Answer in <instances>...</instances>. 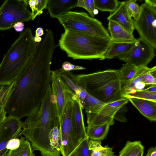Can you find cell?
<instances>
[{
    "instance_id": "ac0fdd59",
    "label": "cell",
    "mask_w": 156,
    "mask_h": 156,
    "mask_svg": "<svg viewBox=\"0 0 156 156\" xmlns=\"http://www.w3.org/2000/svg\"><path fill=\"white\" fill-rule=\"evenodd\" d=\"M73 100L74 109V117L78 138L80 143L87 137L85 126L82 108L80 101L75 95Z\"/></svg>"
},
{
    "instance_id": "52a82bcc",
    "label": "cell",
    "mask_w": 156,
    "mask_h": 156,
    "mask_svg": "<svg viewBox=\"0 0 156 156\" xmlns=\"http://www.w3.org/2000/svg\"><path fill=\"white\" fill-rule=\"evenodd\" d=\"M59 148L62 156H69L77 147L78 138L73 100L67 102L59 126Z\"/></svg>"
},
{
    "instance_id": "ba28073f",
    "label": "cell",
    "mask_w": 156,
    "mask_h": 156,
    "mask_svg": "<svg viewBox=\"0 0 156 156\" xmlns=\"http://www.w3.org/2000/svg\"><path fill=\"white\" fill-rule=\"evenodd\" d=\"M28 0H6L0 7V30L13 27L16 23L31 20L27 9Z\"/></svg>"
},
{
    "instance_id": "74e56055",
    "label": "cell",
    "mask_w": 156,
    "mask_h": 156,
    "mask_svg": "<svg viewBox=\"0 0 156 156\" xmlns=\"http://www.w3.org/2000/svg\"><path fill=\"white\" fill-rule=\"evenodd\" d=\"M146 85L145 83L141 82H139L136 84L134 89L136 91L144 89V88Z\"/></svg>"
},
{
    "instance_id": "3957f363",
    "label": "cell",
    "mask_w": 156,
    "mask_h": 156,
    "mask_svg": "<svg viewBox=\"0 0 156 156\" xmlns=\"http://www.w3.org/2000/svg\"><path fill=\"white\" fill-rule=\"evenodd\" d=\"M37 45L30 28L20 33L0 63V86L10 85L16 80L34 52Z\"/></svg>"
},
{
    "instance_id": "8fae6325",
    "label": "cell",
    "mask_w": 156,
    "mask_h": 156,
    "mask_svg": "<svg viewBox=\"0 0 156 156\" xmlns=\"http://www.w3.org/2000/svg\"><path fill=\"white\" fill-rule=\"evenodd\" d=\"M129 101L123 97L112 102L105 103L95 112L87 113V127L98 126L107 123L110 126L114 124V118L117 112Z\"/></svg>"
},
{
    "instance_id": "4fadbf2b",
    "label": "cell",
    "mask_w": 156,
    "mask_h": 156,
    "mask_svg": "<svg viewBox=\"0 0 156 156\" xmlns=\"http://www.w3.org/2000/svg\"><path fill=\"white\" fill-rule=\"evenodd\" d=\"M24 122L18 117L9 115L0 124V156H6L9 150L6 148L12 139L21 135Z\"/></svg>"
},
{
    "instance_id": "836d02e7",
    "label": "cell",
    "mask_w": 156,
    "mask_h": 156,
    "mask_svg": "<svg viewBox=\"0 0 156 156\" xmlns=\"http://www.w3.org/2000/svg\"><path fill=\"white\" fill-rule=\"evenodd\" d=\"M9 93L6 94L0 102V123L2 122L6 117L7 113L5 110V106Z\"/></svg>"
},
{
    "instance_id": "ffe728a7",
    "label": "cell",
    "mask_w": 156,
    "mask_h": 156,
    "mask_svg": "<svg viewBox=\"0 0 156 156\" xmlns=\"http://www.w3.org/2000/svg\"><path fill=\"white\" fill-rule=\"evenodd\" d=\"M110 125L107 123L95 126L87 127L86 133L90 140L101 141L106 137Z\"/></svg>"
},
{
    "instance_id": "4dcf8cb0",
    "label": "cell",
    "mask_w": 156,
    "mask_h": 156,
    "mask_svg": "<svg viewBox=\"0 0 156 156\" xmlns=\"http://www.w3.org/2000/svg\"><path fill=\"white\" fill-rule=\"evenodd\" d=\"M128 11L133 20L138 17L140 12V7L136 0H130L125 2Z\"/></svg>"
},
{
    "instance_id": "ab89813d",
    "label": "cell",
    "mask_w": 156,
    "mask_h": 156,
    "mask_svg": "<svg viewBox=\"0 0 156 156\" xmlns=\"http://www.w3.org/2000/svg\"><path fill=\"white\" fill-rule=\"evenodd\" d=\"M44 34V31L42 28L39 27L35 30V36H41Z\"/></svg>"
},
{
    "instance_id": "7bdbcfd3",
    "label": "cell",
    "mask_w": 156,
    "mask_h": 156,
    "mask_svg": "<svg viewBox=\"0 0 156 156\" xmlns=\"http://www.w3.org/2000/svg\"><path fill=\"white\" fill-rule=\"evenodd\" d=\"M147 88L144 89L149 91L156 92V85H151Z\"/></svg>"
},
{
    "instance_id": "484cf974",
    "label": "cell",
    "mask_w": 156,
    "mask_h": 156,
    "mask_svg": "<svg viewBox=\"0 0 156 156\" xmlns=\"http://www.w3.org/2000/svg\"><path fill=\"white\" fill-rule=\"evenodd\" d=\"M139 68L132 64L126 63L118 69L121 86L132 79L135 76Z\"/></svg>"
},
{
    "instance_id": "8992f818",
    "label": "cell",
    "mask_w": 156,
    "mask_h": 156,
    "mask_svg": "<svg viewBox=\"0 0 156 156\" xmlns=\"http://www.w3.org/2000/svg\"><path fill=\"white\" fill-rule=\"evenodd\" d=\"M57 19L65 30L74 31L111 39L109 32L101 22L84 12L69 11Z\"/></svg>"
},
{
    "instance_id": "b9f144b4",
    "label": "cell",
    "mask_w": 156,
    "mask_h": 156,
    "mask_svg": "<svg viewBox=\"0 0 156 156\" xmlns=\"http://www.w3.org/2000/svg\"><path fill=\"white\" fill-rule=\"evenodd\" d=\"M36 4V0H30L28 1V5L30 7L32 12H33L34 10Z\"/></svg>"
},
{
    "instance_id": "d590c367",
    "label": "cell",
    "mask_w": 156,
    "mask_h": 156,
    "mask_svg": "<svg viewBox=\"0 0 156 156\" xmlns=\"http://www.w3.org/2000/svg\"><path fill=\"white\" fill-rule=\"evenodd\" d=\"M14 83V82L10 85L3 87L0 91V102L4 97L10 92Z\"/></svg>"
},
{
    "instance_id": "6da1fadb",
    "label": "cell",
    "mask_w": 156,
    "mask_h": 156,
    "mask_svg": "<svg viewBox=\"0 0 156 156\" xmlns=\"http://www.w3.org/2000/svg\"><path fill=\"white\" fill-rule=\"evenodd\" d=\"M53 32L47 31L20 75L14 81L5 106L9 115L20 119L39 109L51 83V66L57 45Z\"/></svg>"
},
{
    "instance_id": "d6986e66",
    "label": "cell",
    "mask_w": 156,
    "mask_h": 156,
    "mask_svg": "<svg viewBox=\"0 0 156 156\" xmlns=\"http://www.w3.org/2000/svg\"><path fill=\"white\" fill-rule=\"evenodd\" d=\"M135 43H116L112 42L105 54V58L111 59L125 54L131 50Z\"/></svg>"
},
{
    "instance_id": "e575fe53",
    "label": "cell",
    "mask_w": 156,
    "mask_h": 156,
    "mask_svg": "<svg viewBox=\"0 0 156 156\" xmlns=\"http://www.w3.org/2000/svg\"><path fill=\"white\" fill-rule=\"evenodd\" d=\"M20 143V139L18 138H14L10 140L8 142L6 148L9 150H16L19 147Z\"/></svg>"
},
{
    "instance_id": "ee69618b",
    "label": "cell",
    "mask_w": 156,
    "mask_h": 156,
    "mask_svg": "<svg viewBox=\"0 0 156 156\" xmlns=\"http://www.w3.org/2000/svg\"><path fill=\"white\" fill-rule=\"evenodd\" d=\"M34 42L36 43V42H41L42 41V38L40 36H35L34 37Z\"/></svg>"
},
{
    "instance_id": "7402d4cb",
    "label": "cell",
    "mask_w": 156,
    "mask_h": 156,
    "mask_svg": "<svg viewBox=\"0 0 156 156\" xmlns=\"http://www.w3.org/2000/svg\"><path fill=\"white\" fill-rule=\"evenodd\" d=\"M89 149L92 151V156H117L113 151V148L108 145L103 147L101 141L89 140Z\"/></svg>"
},
{
    "instance_id": "d6a6232c",
    "label": "cell",
    "mask_w": 156,
    "mask_h": 156,
    "mask_svg": "<svg viewBox=\"0 0 156 156\" xmlns=\"http://www.w3.org/2000/svg\"><path fill=\"white\" fill-rule=\"evenodd\" d=\"M61 69L66 72H70L72 70H84L86 68L82 66L75 65L66 61L62 64Z\"/></svg>"
},
{
    "instance_id": "8d00e7d4",
    "label": "cell",
    "mask_w": 156,
    "mask_h": 156,
    "mask_svg": "<svg viewBox=\"0 0 156 156\" xmlns=\"http://www.w3.org/2000/svg\"><path fill=\"white\" fill-rule=\"evenodd\" d=\"M24 24L22 22H19L16 23L13 27L17 32H20L24 30Z\"/></svg>"
},
{
    "instance_id": "4316f807",
    "label": "cell",
    "mask_w": 156,
    "mask_h": 156,
    "mask_svg": "<svg viewBox=\"0 0 156 156\" xmlns=\"http://www.w3.org/2000/svg\"><path fill=\"white\" fill-rule=\"evenodd\" d=\"M96 8L102 11L111 13L118 7L120 2L117 0H94Z\"/></svg>"
},
{
    "instance_id": "44dd1931",
    "label": "cell",
    "mask_w": 156,
    "mask_h": 156,
    "mask_svg": "<svg viewBox=\"0 0 156 156\" xmlns=\"http://www.w3.org/2000/svg\"><path fill=\"white\" fill-rule=\"evenodd\" d=\"M156 66L150 68L147 66L139 68L136 74L141 82L146 85H156Z\"/></svg>"
},
{
    "instance_id": "2e32d148",
    "label": "cell",
    "mask_w": 156,
    "mask_h": 156,
    "mask_svg": "<svg viewBox=\"0 0 156 156\" xmlns=\"http://www.w3.org/2000/svg\"><path fill=\"white\" fill-rule=\"evenodd\" d=\"M77 0H48L47 8L51 18L60 16L76 7Z\"/></svg>"
},
{
    "instance_id": "f35d334b",
    "label": "cell",
    "mask_w": 156,
    "mask_h": 156,
    "mask_svg": "<svg viewBox=\"0 0 156 156\" xmlns=\"http://www.w3.org/2000/svg\"><path fill=\"white\" fill-rule=\"evenodd\" d=\"M145 156H156V147H152L149 148Z\"/></svg>"
},
{
    "instance_id": "9a60e30c",
    "label": "cell",
    "mask_w": 156,
    "mask_h": 156,
    "mask_svg": "<svg viewBox=\"0 0 156 156\" xmlns=\"http://www.w3.org/2000/svg\"><path fill=\"white\" fill-rule=\"evenodd\" d=\"M108 30L112 42L116 43H133L137 41L133 34L130 33L116 22L109 21Z\"/></svg>"
},
{
    "instance_id": "5bb4252c",
    "label": "cell",
    "mask_w": 156,
    "mask_h": 156,
    "mask_svg": "<svg viewBox=\"0 0 156 156\" xmlns=\"http://www.w3.org/2000/svg\"><path fill=\"white\" fill-rule=\"evenodd\" d=\"M107 19L118 23L130 33L133 34L135 30L133 20L128 11L125 1L120 2L118 7L110 13Z\"/></svg>"
},
{
    "instance_id": "1f68e13d",
    "label": "cell",
    "mask_w": 156,
    "mask_h": 156,
    "mask_svg": "<svg viewBox=\"0 0 156 156\" xmlns=\"http://www.w3.org/2000/svg\"><path fill=\"white\" fill-rule=\"evenodd\" d=\"M48 0H36V4L34 11L31 12V20H34L37 16L43 12V10L47 8Z\"/></svg>"
},
{
    "instance_id": "7dc6e473",
    "label": "cell",
    "mask_w": 156,
    "mask_h": 156,
    "mask_svg": "<svg viewBox=\"0 0 156 156\" xmlns=\"http://www.w3.org/2000/svg\"></svg>"
},
{
    "instance_id": "f6af8a7d",
    "label": "cell",
    "mask_w": 156,
    "mask_h": 156,
    "mask_svg": "<svg viewBox=\"0 0 156 156\" xmlns=\"http://www.w3.org/2000/svg\"><path fill=\"white\" fill-rule=\"evenodd\" d=\"M144 151H141L137 155V156H143L144 154Z\"/></svg>"
},
{
    "instance_id": "83f0119b",
    "label": "cell",
    "mask_w": 156,
    "mask_h": 156,
    "mask_svg": "<svg viewBox=\"0 0 156 156\" xmlns=\"http://www.w3.org/2000/svg\"><path fill=\"white\" fill-rule=\"evenodd\" d=\"M89 140L88 137L83 140L69 156H92V151L89 149Z\"/></svg>"
},
{
    "instance_id": "277c9868",
    "label": "cell",
    "mask_w": 156,
    "mask_h": 156,
    "mask_svg": "<svg viewBox=\"0 0 156 156\" xmlns=\"http://www.w3.org/2000/svg\"><path fill=\"white\" fill-rule=\"evenodd\" d=\"M111 39L66 30L59 40L60 48L73 59H105Z\"/></svg>"
},
{
    "instance_id": "30bf717a",
    "label": "cell",
    "mask_w": 156,
    "mask_h": 156,
    "mask_svg": "<svg viewBox=\"0 0 156 156\" xmlns=\"http://www.w3.org/2000/svg\"><path fill=\"white\" fill-rule=\"evenodd\" d=\"M128 53L117 57L120 60L139 68L146 66L155 56V49L140 37Z\"/></svg>"
},
{
    "instance_id": "e0dca14e",
    "label": "cell",
    "mask_w": 156,
    "mask_h": 156,
    "mask_svg": "<svg viewBox=\"0 0 156 156\" xmlns=\"http://www.w3.org/2000/svg\"><path fill=\"white\" fill-rule=\"evenodd\" d=\"M127 98L143 115L150 121L156 122V101L135 98Z\"/></svg>"
},
{
    "instance_id": "603a6c76",
    "label": "cell",
    "mask_w": 156,
    "mask_h": 156,
    "mask_svg": "<svg viewBox=\"0 0 156 156\" xmlns=\"http://www.w3.org/2000/svg\"><path fill=\"white\" fill-rule=\"evenodd\" d=\"M19 147L17 149L9 151L6 156H35L30 142L21 136Z\"/></svg>"
},
{
    "instance_id": "60d3db41",
    "label": "cell",
    "mask_w": 156,
    "mask_h": 156,
    "mask_svg": "<svg viewBox=\"0 0 156 156\" xmlns=\"http://www.w3.org/2000/svg\"><path fill=\"white\" fill-rule=\"evenodd\" d=\"M144 3L154 8L156 7V0H145Z\"/></svg>"
},
{
    "instance_id": "d4e9b609",
    "label": "cell",
    "mask_w": 156,
    "mask_h": 156,
    "mask_svg": "<svg viewBox=\"0 0 156 156\" xmlns=\"http://www.w3.org/2000/svg\"><path fill=\"white\" fill-rule=\"evenodd\" d=\"M80 103L83 109H85L87 114L95 112L105 103L99 100L87 92L86 97Z\"/></svg>"
},
{
    "instance_id": "7c38bea8",
    "label": "cell",
    "mask_w": 156,
    "mask_h": 156,
    "mask_svg": "<svg viewBox=\"0 0 156 156\" xmlns=\"http://www.w3.org/2000/svg\"><path fill=\"white\" fill-rule=\"evenodd\" d=\"M51 84L55 99L56 110L60 124L67 102L68 101L72 100L75 95L56 70L51 71Z\"/></svg>"
},
{
    "instance_id": "9c48e42d",
    "label": "cell",
    "mask_w": 156,
    "mask_h": 156,
    "mask_svg": "<svg viewBox=\"0 0 156 156\" xmlns=\"http://www.w3.org/2000/svg\"><path fill=\"white\" fill-rule=\"evenodd\" d=\"M138 18L133 20L135 29L140 37L156 48V9L145 3L140 6Z\"/></svg>"
},
{
    "instance_id": "7a4b0ae2",
    "label": "cell",
    "mask_w": 156,
    "mask_h": 156,
    "mask_svg": "<svg viewBox=\"0 0 156 156\" xmlns=\"http://www.w3.org/2000/svg\"><path fill=\"white\" fill-rule=\"evenodd\" d=\"M59 126L50 84L39 109L24 122L21 135L30 143L33 150L39 151L42 156H57L51 147L50 136L53 129Z\"/></svg>"
},
{
    "instance_id": "f1b7e54d",
    "label": "cell",
    "mask_w": 156,
    "mask_h": 156,
    "mask_svg": "<svg viewBox=\"0 0 156 156\" xmlns=\"http://www.w3.org/2000/svg\"><path fill=\"white\" fill-rule=\"evenodd\" d=\"M123 97L127 98H137L156 101V92H151L144 89L136 91L132 94L124 95Z\"/></svg>"
},
{
    "instance_id": "f546056e",
    "label": "cell",
    "mask_w": 156,
    "mask_h": 156,
    "mask_svg": "<svg viewBox=\"0 0 156 156\" xmlns=\"http://www.w3.org/2000/svg\"><path fill=\"white\" fill-rule=\"evenodd\" d=\"M76 7L84 9L93 18L98 13V10L95 7L94 0H77Z\"/></svg>"
},
{
    "instance_id": "cb8c5ba5",
    "label": "cell",
    "mask_w": 156,
    "mask_h": 156,
    "mask_svg": "<svg viewBox=\"0 0 156 156\" xmlns=\"http://www.w3.org/2000/svg\"><path fill=\"white\" fill-rule=\"evenodd\" d=\"M144 147L140 141H127L118 156H137Z\"/></svg>"
},
{
    "instance_id": "bcb514c9",
    "label": "cell",
    "mask_w": 156,
    "mask_h": 156,
    "mask_svg": "<svg viewBox=\"0 0 156 156\" xmlns=\"http://www.w3.org/2000/svg\"><path fill=\"white\" fill-rule=\"evenodd\" d=\"M4 86H0V91H1V90L3 88V87Z\"/></svg>"
},
{
    "instance_id": "5b68a950",
    "label": "cell",
    "mask_w": 156,
    "mask_h": 156,
    "mask_svg": "<svg viewBox=\"0 0 156 156\" xmlns=\"http://www.w3.org/2000/svg\"><path fill=\"white\" fill-rule=\"evenodd\" d=\"M71 75L87 92L105 103L123 97L118 69H108L87 74L71 72Z\"/></svg>"
}]
</instances>
